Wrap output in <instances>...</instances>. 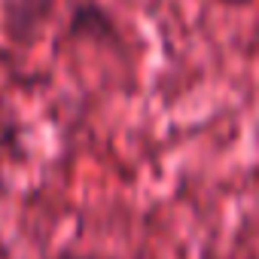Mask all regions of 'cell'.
<instances>
[{
	"instance_id": "6da1fadb",
	"label": "cell",
	"mask_w": 259,
	"mask_h": 259,
	"mask_svg": "<svg viewBox=\"0 0 259 259\" xmlns=\"http://www.w3.org/2000/svg\"><path fill=\"white\" fill-rule=\"evenodd\" d=\"M55 4L58 0H0L4 37L19 49H31L46 31V25L52 22Z\"/></svg>"
},
{
	"instance_id": "7a4b0ae2",
	"label": "cell",
	"mask_w": 259,
	"mask_h": 259,
	"mask_svg": "<svg viewBox=\"0 0 259 259\" xmlns=\"http://www.w3.org/2000/svg\"><path fill=\"white\" fill-rule=\"evenodd\" d=\"M64 37L79 40V43H101V46L122 49V28H119L116 16L104 4H98V0H79V4H73V10L67 16Z\"/></svg>"
},
{
	"instance_id": "3957f363",
	"label": "cell",
	"mask_w": 259,
	"mask_h": 259,
	"mask_svg": "<svg viewBox=\"0 0 259 259\" xmlns=\"http://www.w3.org/2000/svg\"><path fill=\"white\" fill-rule=\"evenodd\" d=\"M49 259H113V256H104V253H82V250H61Z\"/></svg>"
},
{
	"instance_id": "277c9868",
	"label": "cell",
	"mask_w": 259,
	"mask_h": 259,
	"mask_svg": "<svg viewBox=\"0 0 259 259\" xmlns=\"http://www.w3.org/2000/svg\"><path fill=\"white\" fill-rule=\"evenodd\" d=\"M223 7H232V10H244V7H250L253 0H220Z\"/></svg>"
}]
</instances>
